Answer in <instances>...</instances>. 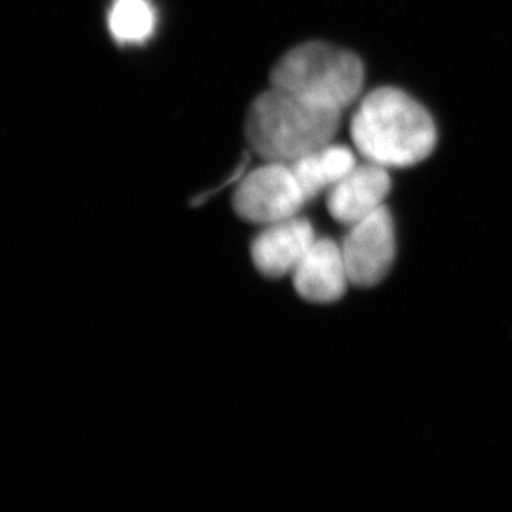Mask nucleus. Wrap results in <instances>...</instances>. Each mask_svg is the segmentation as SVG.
<instances>
[{
    "label": "nucleus",
    "instance_id": "1",
    "mask_svg": "<svg viewBox=\"0 0 512 512\" xmlns=\"http://www.w3.org/2000/svg\"><path fill=\"white\" fill-rule=\"evenodd\" d=\"M350 133L365 160L388 170L425 161L438 141L430 112L395 87H380L363 97L350 123Z\"/></svg>",
    "mask_w": 512,
    "mask_h": 512
},
{
    "label": "nucleus",
    "instance_id": "2",
    "mask_svg": "<svg viewBox=\"0 0 512 512\" xmlns=\"http://www.w3.org/2000/svg\"><path fill=\"white\" fill-rule=\"evenodd\" d=\"M340 121L342 112L272 87L252 103L246 120L247 141L264 160L290 165L332 143Z\"/></svg>",
    "mask_w": 512,
    "mask_h": 512
},
{
    "label": "nucleus",
    "instance_id": "3",
    "mask_svg": "<svg viewBox=\"0 0 512 512\" xmlns=\"http://www.w3.org/2000/svg\"><path fill=\"white\" fill-rule=\"evenodd\" d=\"M271 83L307 102L343 113L362 95L365 68L348 50L327 42H307L276 63Z\"/></svg>",
    "mask_w": 512,
    "mask_h": 512
},
{
    "label": "nucleus",
    "instance_id": "4",
    "mask_svg": "<svg viewBox=\"0 0 512 512\" xmlns=\"http://www.w3.org/2000/svg\"><path fill=\"white\" fill-rule=\"evenodd\" d=\"M309 203L289 163L266 161L237 186L232 206L247 223L267 226L299 216Z\"/></svg>",
    "mask_w": 512,
    "mask_h": 512
},
{
    "label": "nucleus",
    "instance_id": "5",
    "mask_svg": "<svg viewBox=\"0 0 512 512\" xmlns=\"http://www.w3.org/2000/svg\"><path fill=\"white\" fill-rule=\"evenodd\" d=\"M340 246L353 285L372 287L382 282L397 256V234L387 206L348 226Z\"/></svg>",
    "mask_w": 512,
    "mask_h": 512
},
{
    "label": "nucleus",
    "instance_id": "6",
    "mask_svg": "<svg viewBox=\"0 0 512 512\" xmlns=\"http://www.w3.org/2000/svg\"><path fill=\"white\" fill-rule=\"evenodd\" d=\"M390 188L392 179L388 168L367 160L357 163L329 189L327 208L330 216L348 228L385 208Z\"/></svg>",
    "mask_w": 512,
    "mask_h": 512
},
{
    "label": "nucleus",
    "instance_id": "7",
    "mask_svg": "<svg viewBox=\"0 0 512 512\" xmlns=\"http://www.w3.org/2000/svg\"><path fill=\"white\" fill-rule=\"evenodd\" d=\"M297 294L314 304H332L342 299L350 282L342 246L329 237H317L294 272Z\"/></svg>",
    "mask_w": 512,
    "mask_h": 512
},
{
    "label": "nucleus",
    "instance_id": "8",
    "mask_svg": "<svg viewBox=\"0 0 512 512\" xmlns=\"http://www.w3.org/2000/svg\"><path fill=\"white\" fill-rule=\"evenodd\" d=\"M262 228L252 241V262L262 276L271 279L292 274L317 239L309 219L300 216L267 224Z\"/></svg>",
    "mask_w": 512,
    "mask_h": 512
},
{
    "label": "nucleus",
    "instance_id": "9",
    "mask_svg": "<svg viewBox=\"0 0 512 512\" xmlns=\"http://www.w3.org/2000/svg\"><path fill=\"white\" fill-rule=\"evenodd\" d=\"M355 165L357 158L350 148L332 143L290 163L295 178L309 201L324 191L329 193V189L339 183Z\"/></svg>",
    "mask_w": 512,
    "mask_h": 512
},
{
    "label": "nucleus",
    "instance_id": "10",
    "mask_svg": "<svg viewBox=\"0 0 512 512\" xmlns=\"http://www.w3.org/2000/svg\"><path fill=\"white\" fill-rule=\"evenodd\" d=\"M156 19L150 0H113L108 12V29L118 44H145L155 32Z\"/></svg>",
    "mask_w": 512,
    "mask_h": 512
}]
</instances>
